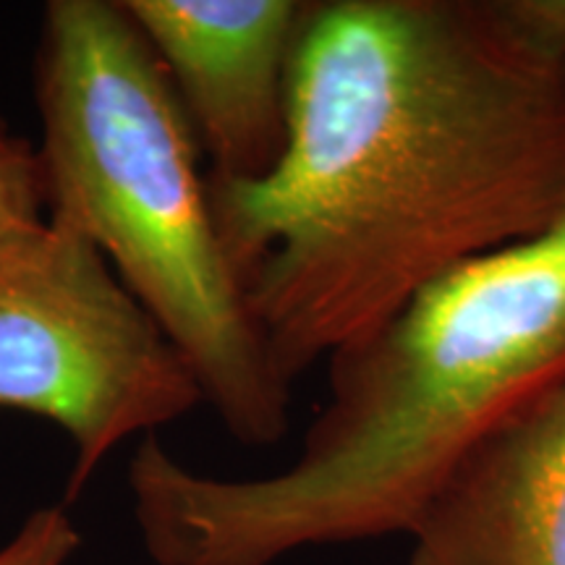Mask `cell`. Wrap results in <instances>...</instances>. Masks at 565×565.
<instances>
[{
	"label": "cell",
	"instance_id": "3",
	"mask_svg": "<svg viewBox=\"0 0 565 565\" xmlns=\"http://www.w3.org/2000/svg\"><path fill=\"white\" fill-rule=\"evenodd\" d=\"M34 100L47 207L103 252L228 435L278 443L294 385L275 370L223 254L192 124L121 0L42 9Z\"/></svg>",
	"mask_w": 565,
	"mask_h": 565
},
{
	"label": "cell",
	"instance_id": "7",
	"mask_svg": "<svg viewBox=\"0 0 565 565\" xmlns=\"http://www.w3.org/2000/svg\"><path fill=\"white\" fill-rule=\"evenodd\" d=\"M51 228L38 147L24 137L0 139V273L42 244Z\"/></svg>",
	"mask_w": 565,
	"mask_h": 565
},
{
	"label": "cell",
	"instance_id": "8",
	"mask_svg": "<svg viewBox=\"0 0 565 565\" xmlns=\"http://www.w3.org/2000/svg\"><path fill=\"white\" fill-rule=\"evenodd\" d=\"M79 547L82 534L66 508L47 505L26 515L0 545V565H68Z\"/></svg>",
	"mask_w": 565,
	"mask_h": 565
},
{
	"label": "cell",
	"instance_id": "1",
	"mask_svg": "<svg viewBox=\"0 0 565 565\" xmlns=\"http://www.w3.org/2000/svg\"><path fill=\"white\" fill-rule=\"evenodd\" d=\"M207 181L212 223L286 383L454 267L565 212V61L494 0H315L263 181Z\"/></svg>",
	"mask_w": 565,
	"mask_h": 565
},
{
	"label": "cell",
	"instance_id": "4",
	"mask_svg": "<svg viewBox=\"0 0 565 565\" xmlns=\"http://www.w3.org/2000/svg\"><path fill=\"white\" fill-rule=\"evenodd\" d=\"M202 404L186 359L68 217L0 273V408L53 422L74 448L66 503L113 450Z\"/></svg>",
	"mask_w": 565,
	"mask_h": 565
},
{
	"label": "cell",
	"instance_id": "6",
	"mask_svg": "<svg viewBox=\"0 0 565 565\" xmlns=\"http://www.w3.org/2000/svg\"><path fill=\"white\" fill-rule=\"evenodd\" d=\"M406 536V565H565V385L484 437Z\"/></svg>",
	"mask_w": 565,
	"mask_h": 565
},
{
	"label": "cell",
	"instance_id": "10",
	"mask_svg": "<svg viewBox=\"0 0 565 565\" xmlns=\"http://www.w3.org/2000/svg\"><path fill=\"white\" fill-rule=\"evenodd\" d=\"M6 137H11V131H9V124H6V118L0 116V139H6Z\"/></svg>",
	"mask_w": 565,
	"mask_h": 565
},
{
	"label": "cell",
	"instance_id": "5",
	"mask_svg": "<svg viewBox=\"0 0 565 565\" xmlns=\"http://www.w3.org/2000/svg\"><path fill=\"white\" fill-rule=\"evenodd\" d=\"M207 154L212 179L263 181L288 141V79L309 0H121Z\"/></svg>",
	"mask_w": 565,
	"mask_h": 565
},
{
	"label": "cell",
	"instance_id": "2",
	"mask_svg": "<svg viewBox=\"0 0 565 565\" xmlns=\"http://www.w3.org/2000/svg\"><path fill=\"white\" fill-rule=\"evenodd\" d=\"M324 364L328 398L270 477L200 475L141 437L126 484L154 565H275L406 534L484 437L565 385V212L440 275Z\"/></svg>",
	"mask_w": 565,
	"mask_h": 565
},
{
	"label": "cell",
	"instance_id": "9",
	"mask_svg": "<svg viewBox=\"0 0 565 565\" xmlns=\"http://www.w3.org/2000/svg\"><path fill=\"white\" fill-rule=\"evenodd\" d=\"M494 9L532 51L565 61V0H494Z\"/></svg>",
	"mask_w": 565,
	"mask_h": 565
}]
</instances>
